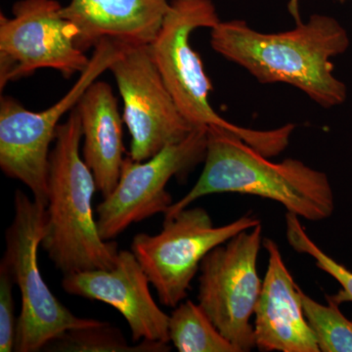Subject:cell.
I'll return each instance as SVG.
<instances>
[{
  "mask_svg": "<svg viewBox=\"0 0 352 352\" xmlns=\"http://www.w3.org/2000/svg\"><path fill=\"white\" fill-rule=\"evenodd\" d=\"M210 45L263 85H292L325 109L346 100V85L333 74L332 59L349 50L351 39L331 16L314 14L281 32L256 31L242 20L220 22L212 30Z\"/></svg>",
  "mask_w": 352,
  "mask_h": 352,
  "instance_id": "obj_1",
  "label": "cell"
},
{
  "mask_svg": "<svg viewBox=\"0 0 352 352\" xmlns=\"http://www.w3.org/2000/svg\"><path fill=\"white\" fill-rule=\"evenodd\" d=\"M221 193L274 201L287 212L314 222L332 217L336 208L332 185L323 171L293 157L270 161L235 132L210 126L200 177L186 195L168 208L164 217L203 197Z\"/></svg>",
  "mask_w": 352,
  "mask_h": 352,
  "instance_id": "obj_2",
  "label": "cell"
},
{
  "mask_svg": "<svg viewBox=\"0 0 352 352\" xmlns=\"http://www.w3.org/2000/svg\"><path fill=\"white\" fill-rule=\"evenodd\" d=\"M82 122L78 109L57 127L50 151L45 234L41 248L64 275L109 270L119 256L118 244L102 239L92 199L94 173L80 153Z\"/></svg>",
  "mask_w": 352,
  "mask_h": 352,
  "instance_id": "obj_3",
  "label": "cell"
},
{
  "mask_svg": "<svg viewBox=\"0 0 352 352\" xmlns=\"http://www.w3.org/2000/svg\"><path fill=\"white\" fill-rule=\"evenodd\" d=\"M220 22L212 0H173L149 44L153 60L183 117L194 129L223 127L235 132L264 156L276 157L288 147L296 129L294 124L264 131L247 129L220 117L210 104L214 87L190 41L197 29L212 30Z\"/></svg>",
  "mask_w": 352,
  "mask_h": 352,
  "instance_id": "obj_4",
  "label": "cell"
},
{
  "mask_svg": "<svg viewBox=\"0 0 352 352\" xmlns=\"http://www.w3.org/2000/svg\"><path fill=\"white\" fill-rule=\"evenodd\" d=\"M15 215L6 233L1 263L8 268L21 294L15 349L38 352L67 330L96 325L101 321L80 318L57 300L39 270L38 252L45 234L46 207L17 190Z\"/></svg>",
  "mask_w": 352,
  "mask_h": 352,
  "instance_id": "obj_5",
  "label": "cell"
},
{
  "mask_svg": "<svg viewBox=\"0 0 352 352\" xmlns=\"http://www.w3.org/2000/svg\"><path fill=\"white\" fill-rule=\"evenodd\" d=\"M122 44L103 39L94 47L88 68L57 103L41 112L27 110L10 96L0 99V168L8 177L19 180L32 199L47 207L50 145L59 120L122 52Z\"/></svg>",
  "mask_w": 352,
  "mask_h": 352,
  "instance_id": "obj_6",
  "label": "cell"
},
{
  "mask_svg": "<svg viewBox=\"0 0 352 352\" xmlns=\"http://www.w3.org/2000/svg\"><path fill=\"white\" fill-rule=\"evenodd\" d=\"M259 223L256 217L245 214L214 226L205 208H187L164 217L163 229L157 235L134 236L131 252L156 289L160 302L175 308L186 298L208 252Z\"/></svg>",
  "mask_w": 352,
  "mask_h": 352,
  "instance_id": "obj_7",
  "label": "cell"
},
{
  "mask_svg": "<svg viewBox=\"0 0 352 352\" xmlns=\"http://www.w3.org/2000/svg\"><path fill=\"white\" fill-rule=\"evenodd\" d=\"M261 223L208 252L200 265L198 305L239 352L256 349L251 323L263 281L258 259L263 243Z\"/></svg>",
  "mask_w": 352,
  "mask_h": 352,
  "instance_id": "obj_8",
  "label": "cell"
},
{
  "mask_svg": "<svg viewBox=\"0 0 352 352\" xmlns=\"http://www.w3.org/2000/svg\"><path fill=\"white\" fill-rule=\"evenodd\" d=\"M207 144L208 127H196L149 160L124 157L117 186L95 210L102 239L112 241L131 224L166 214L175 203L166 185L173 177H186L204 162Z\"/></svg>",
  "mask_w": 352,
  "mask_h": 352,
  "instance_id": "obj_9",
  "label": "cell"
},
{
  "mask_svg": "<svg viewBox=\"0 0 352 352\" xmlns=\"http://www.w3.org/2000/svg\"><path fill=\"white\" fill-rule=\"evenodd\" d=\"M62 8L56 0H20L13 17L0 15L1 90L39 69H56L69 78L88 68L90 58L76 45V28Z\"/></svg>",
  "mask_w": 352,
  "mask_h": 352,
  "instance_id": "obj_10",
  "label": "cell"
},
{
  "mask_svg": "<svg viewBox=\"0 0 352 352\" xmlns=\"http://www.w3.org/2000/svg\"><path fill=\"white\" fill-rule=\"evenodd\" d=\"M109 71L124 102L122 119L131 134L129 156L133 161L149 160L193 131L160 75L149 44H122Z\"/></svg>",
  "mask_w": 352,
  "mask_h": 352,
  "instance_id": "obj_11",
  "label": "cell"
},
{
  "mask_svg": "<svg viewBox=\"0 0 352 352\" xmlns=\"http://www.w3.org/2000/svg\"><path fill=\"white\" fill-rule=\"evenodd\" d=\"M149 279L131 251H120L109 270L64 275L62 287L69 295L107 303L126 319L132 342L152 340L168 344L170 316L153 298Z\"/></svg>",
  "mask_w": 352,
  "mask_h": 352,
  "instance_id": "obj_12",
  "label": "cell"
},
{
  "mask_svg": "<svg viewBox=\"0 0 352 352\" xmlns=\"http://www.w3.org/2000/svg\"><path fill=\"white\" fill-rule=\"evenodd\" d=\"M267 270L254 309V340L259 351L320 352L303 312L298 286L284 263L281 251L263 238Z\"/></svg>",
  "mask_w": 352,
  "mask_h": 352,
  "instance_id": "obj_13",
  "label": "cell"
},
{
  "mask_svg": "<svg viewBox=\"0 0 352 352\" xmlns=\"http://www.w3.org/2000/svg\"><path fill=\"white\" fill-rule=\"evenodd\" d=\"M173 0H71L62 14L76 28V43L87 51L103 39L124 45L150 44Z\"/></svg>",
  "mask_w": 352,
  "mask_h": 352,
  "instance_id": "obj_14",
  "label": "cell"
},
{
  "mask_svg": "<svg viewBox=\"0 0 352 352\" xmlns=\"http://www.w3.org/2000/svg\"><path fill=\"white\" fill-rule=\"evenodd\" d=\"M76 108L82 131V157L94 173L103 198L119 182L124 164L122 119L118 100L107 82H95L85 90Z\"/></svg>",
  "mask_w": 352,
  "mask_h": 352,
  "instance_id": "obj_15",
  "label": "cell"
},
{
  "mask_svg": "<svg viewBox=\"0 0 352 352\" xmlns=\"http://www.w3.org/2000/svg\"><path fill=\"white\" fill-rule=\"evenodd\" d=\"M170 342L180 352H239L219 332L203 308L185 300L175 307L168 322Z\"/></svg>",
  "mask_w": 352,
  "mask_h": 352,
  "instance_id": "obj_16",
  "label": "cell"
},
{
  "mask_svg": "<svg viewBox=\"0 0 352 352\" xmlns=\"http://www.w3.org/2000/svg\"><path fill=\"white\" fill-rule=\"evenodd\" d=\"M43 349L57 352H168L170 347L166 342L146 340L131 346L119 329L101 321L96 325L69 329Z\"/></svg>",
  "mask_w": 352,
  "mask_h": 352,
  "instance_id": "obj_17",
  "label": "cell"
},
{
  "mask_svg": "<svg viewBox=\"0 0 352 352\" xmlns=\"http://www.w3.org/2000/svg\"><path fill=\"white\" fill-rule=\"evenodd\" d=\"M302 309L314 331L320 352H352V321L339 308L340 302L328 296V305L316 302L298 287Z\"/></svg>",
  "mask_w": 352,
  "mask_h": 352,
  "instance_id": "obj_18",
  "label": "cell"
},
{
  "mask_svg": "<svg viewBox=\"0 0 352 352\" xmlns=\"http://www.w3.org/2000/svg\"><path fill=\"white\" fill-rule=\"evenodd\" d=\"M286 239L292 249L298 254L314 258L319 270L327 273L342 287V291L333 296L338 302H352V271L326 254L308 236L298 215L287 212Z\"/></svg>",
  "mask_w": 352,
  "mask_h": 352,
  "instance_id": "obj_19",
  "label": "cell"
},
{
  "mask_svg": "<svg viewBox=\"0 0 352 352\" xmlns=\"http://www.w3.org/2000/svg\"><path fill=\"white\" fill-rule=\"evenodd\" d=\"M14 280L6 264L0 263V351L15 349L17 319L13 298Z\"/></svg>",
  "mask_w": 352,
  "mask_h": 352,
  "instance_id": "obj_20",
  "label": "cell"
},
{
  "mask_svg": "<svg viewBox=\"0 0 352 352\" xmlns=\"http://www.w3.org/2000/svg\"><path fill=\"white\" fill-rule=\"evenodd\" d=\"M336 1L339 2V3L344 4L346 3V0H336Z\"/></svg>",
  "mask_w": 352,
  "mask_h": 352,
  "instance_id": "obj_21",
  "label": "cell"
}]
</instances>
